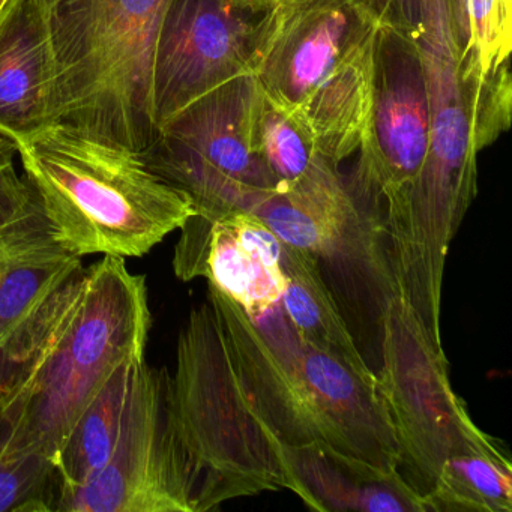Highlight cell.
Instances as JSON below:
<instances>
[{"mask_svg":"<svg viewBox=\"0 0 512 512\" xmlns=\"http://www.w3.org/2000/svg\"><path fill=\"white\" fill-rule=\"evenodd\" d=\"M26 181L65 253L142 257L194 214L140 152L58 122L17 145Z\"/></svg>","mask_w":512,"mask_h":512,"instance_id":"6da1fadb","label":"cell"},{"mask_svg":"<svg viewBox=\"0 0 512 512\" xmlns=\"http://www.w3.org/2000/svg\"><path fill=\"white\" fill-rule=\"evenodd\" d=\"M173 419L197 479V512L265 491L296 493L287 448L260 415L209 302L179 335Z\"/></svg>","mask_w":512,"mask_h":512,"instance_id":"7a4b0ae2","label":"cell"},{"mask_svg":"<svg viewBox=\"0 0 512 512\" xmlns=\"http://www.w3.org/2000/svg\"><path fill=\"white\" fill-rule=\"evenodd\" d=\"M419 14L431 146L404 202L430 226L457 227L478 194L479 152L511 127V65L482 71L467 0H419Z\"/></svg>","mask_w":512,"mask_h":512,"instance_id":"3957f363","label":"cell"},{"mask_svg":"<svg viewBox=\"0 0 512 512\" xmlns=\"http://www.w3.org/2000/svg\"><path fill=\"white\" fill-rule=\"evenodd\" d=\"M172 0H41L59 122L145 152L158 136L152 74Z\"/></svg>","mask_w":512,"mask_h":512,"instance_id":"277c9868","label":"cell"},{"mask_svg":"<svg viewBox=\"0 0 512 512\" xmlns=\"http://www.w3.org/2000/svg\"><path fill=\"white\" fill-rule=\"evenodd\" d=\"M379 26L356 0H278L274 34L254 77L338 166L367 125Z\"/></svg>","mask_w":512,"mask_h":512,"instance_id":"5b68a950","label":"cell"},{"mask_svg":"<svg viewBox=\"0 0 512 512\" xmlns=\"http://www.w3.org/2000/svg\"><path fill=\"white\" fill-rule=\"evenodd\" d=\"M82 301L46 367L0 416L11 442L53 458L83 410L125 362L145 359L152 317L145 275L122 257L85 269Z\"/></svg>","mask_w":512,"mask_h":512,"instance_id":"8992f818","label":"cell"},{"mask_svg":"<svg viewBox=\"0 0 512 512\" xmlns=\"http://www.w3.org/2000/svg\"><path fill=\"white\" fill-rule=\"evenodd\" d=\"M380 394L398 448L397 473L425 512L455 455L490 440L455 394L443 347L436 346L406 299L392 293L382 308Z\"/></svg>","mask_w":512,"mask_h":512,"instance_id":"52a82bcc","label":"cell"},{"mask_svg":"<svg viewBox=\"0 0 512 512\" xmlns=\"http://www.w3.org/2000/svg\"><path fill=\"white\" fill-rule=\"evenodd\" d=\"M257 95L256 77L232 80L164 122L142 152L158 176L190 196L196 214H253L278 194L253 145Z\"/></svg>","mask_w":512,"mask_h":512,"instance_id":"ba28073f","label":"cell"},{"mask_svg":"<svg viewBox=\"0 0 512 512\" xmlns=\"http://www.w3.org/2000/svg\"><path fill=\"white\" fill-rule=\"evenodd\" d=\"M166 368L137 367L121 434L109 463L59 494L55 511L197 512V479L176 430Z\"/></svg>","mask_w":512,"mask_h":512,"instance_id":"9c48e42d","label":"cell"},{"mask_svg":"<svg viewBox=\"0 0 512 512\" xmlns=\"http://www.w3.org/2000/svg\"><path fill=\"white\" fill-rule=\"evenodd\" d=\"M277 17L278 0H172L152 74L158 130L203 95L254 76Z\"/></svg>","mask_w":512,"mask_h":512,"instance_id":"30bf717a","label":"cell"},{"mask_svg":"<svg viewBox=\"0 0 512 512\" xmlns=\"http://www.w3.org/2000/svg\"><path fill=\"white\" fill-rule=\"evenodd\" d=\"M431 118L424 67L415 41L379 28L367 125L359 146V193L383 208L407 193L424 169Z\"/></svg>","mask_w":512,"mask_h":512,"instance_id":"8fae6325","label":"cell"},{"mask_svg":"<svg viewBox=\"0 0 512 512\" xmlns=\"http://www.w3.org/2000/svg\"><path fill=\"white\" fill-rule=\"evenodd\" d=\"M173 271L182 281L206 278L256 320L280 304L283 242L247 211L194 212L181 227Z\"/></svg>","mask_w":512,"mask_h":512,"instance_id":"7c38bea8","label":"cell"},{"mask_svg":"<svg viewBox=\"0 0 512 512\" xmlns=\"http://www.w3.org/2000/svg\"><path fill=\"white\" fill-rule=\"evenodd\" d=\"M299 356L323 448L352 463L398 476L397 440L377 374L362 376L337 356L302 340Z\"/></svg>","mask_w":512,"mask_h":512,"instance_id":"4fadbf2b","label":"cell"},{"mask_svg":"<svg viewBox=\"0 0 512 512\" xmlns=\"http://www.w3.org/2000/svg\"><path fill=\"white\" fill-rule=\"evenodd\" d=\"M58 122L55 52L41 0H4L0 134L20 145Z\"/></svg>","mask_w":512,"mask_h":512,"instance_id":"5bb4252c","label":"cell"},{"mask_svg":"<svg viewBox=\"0 0 512 512\" xmlns=\"http://www.w3.org/2000/svg\"><path fill=\"white\" fill-rule=\"evenodd\" d=\"M296 496L317 511L425 512L400 476L352 463L320 445L290 448Z\"/></svg>","mask_w":512,"mask_h":512,"instance_id":"9a60e30c","label":"cell"},{"mask_svg":"<svg viewBox=\"0 0 512 512\" xmlns=\"http://www.w3.org/2000/svg\"><path fill=\"white\" fill-rule=\"evenodd\" d=\"M253 145L281 196L320 200L347 188L338 166L320 152L307 127L268 100L260 88L254 104Z\"/></svg>","mask_w":512,"mask_h":512,"instance_id":"2e32d148","label":"cell"},{"mask_svg":"<svg viewBox=\"0 0 512 512\" xmlns=\"http://www.w3.org/2000/svg\"><path fill=\"white\" fill-rule=\"evenodd\" d=\"M280 304L299 340L337 356L362 376L374 377L320 272L319 259L283 244Z\"/></svg>","mask_w":512,"mask_h":512,"instance_id":"e0dca14e","label":"cell"},{"mask_svg":"<svg viewBox=\"0 0 512 512\" xmlns=\"http://www.w3.org/2000/svg\"><path fill=\"white\" fill-rule=\"evenodd\" d=\"M143 361L145 359L125 362L116 368L77 419L64 445L53 458L55 502L59 494L85 484L109 463L124 424L137 367Z\"/></svg>","mask_w":512,"mask_h":512,"instance_id":"ac0fdd59","label":"cell"},{"mask_svg":"<svg viewBox=\"0 0 512 512\" xmlns=\"http://www.w3.org/2000/svg\"><path fill=\"white\" fill-rule=\"evenodd\" d=\"M85 274V268L74 272L0 344V412L29 388L55 353L82 301Z\"/></svg>","mask_w":512,"mask_h":512,"instance_id":"d6986e66","label":"cell"},{"mask_svg":"<svg viewBox=\"0 0 512 512\" xmlns=\"http://www.w3.org/2000/svg\"><path fill=\"white\" fill-rule=\"evenodd\" d=\"M16 154V143L0 134V274L65 254L53 239L34 188L17 172Z\"/></svg>","mask_w":512,"mask_h":512,"instance_id":"ffe728a7","label":"cell"},{"mask_svg":"<svg viewBox=\"0 0 512 512\" xmlns=\"http://www.w3.org/2000/svg\"><path fill=\"white\" fill-rule=\"evenodd\" d=\"M431 512H511L512 464L499 440L455 455L428 502Z\"/></svg>","mask_w":512,"mask_h":512,"instance_id":"44dd1931","label":"cell"},{"mask_svg":"<svg viewBox=\"0 0 512 512\" xmlns=\"http://www.w3.org/2000/svg\"><path fill=\"white\" fill-rule=\"evenodd\" d=\"M83 268L80 257L59 254L14 266L0 274V344L11 337L44 301Z\"/></svg>","mask_w":512,"mask_h":512,"instance_id":"7402d4cb","label":"cell"},{"mask_svg":"<svg viewBox=\"0 0 512 512\" xmlns=\"http://www.w3.org/2000/svg\"><path fill=\"white\" fill-rule=\"evenodd\" d=\"M55 464L43 454L11 442L10 428L0 416V512L53 511Z\"/></svg>","mask_w":512,"mask_h":512,"instance_id":"603a6c76","label":"cell"},{"mask_svg":"<svg viewBox=\"0 0 512 512\" xmlns=\"http://www.w3.org/2000/svg\"><path fill=\"white\" fill-rule=\"evenodd\" d=\"M473 47L482 71L511 65L512 0H467Z\"/></svg>","mask_w":512,"mask_h":512,"instance_id":"cb8c5ba5","label":"cell"},{"mask_svg":"<svg viewBox=\"0 0 512 512\" xmlns=\"http://www.w3.org/2000/svg\"><path fill=\"white\" fill-rule=\"evenodd\" d=\"M379 28L415 41L421 34L419 0H356Z\"/></svg>","mask_w":512,"mask_h":512,"instance_id":"d4e9b609","label":"cell"},{"mask_svg":"<svg viewBox=\"0 0 512 512\" xmlns=\"http://www.w3.org/2000/svg\"><path fill=\"white\" fill-rule=\"evenodd\" d=\"M2 2H4V0H0V5H2Z\"/></svg>","mask_w":512,"mask_h":512,"instance_id":"484cf974","label":"cell"}]
</instances>
